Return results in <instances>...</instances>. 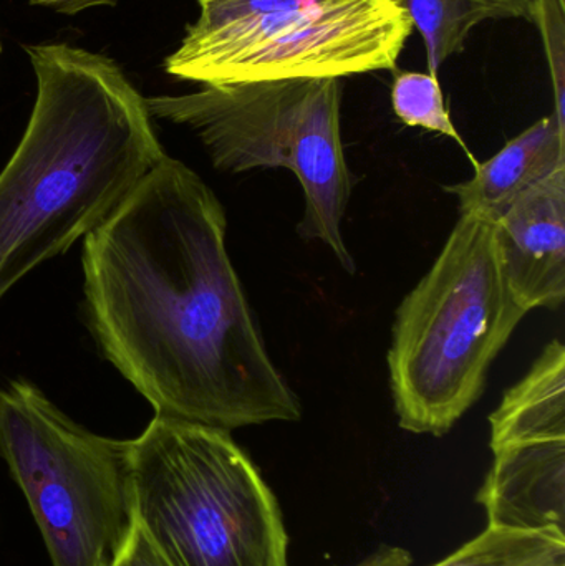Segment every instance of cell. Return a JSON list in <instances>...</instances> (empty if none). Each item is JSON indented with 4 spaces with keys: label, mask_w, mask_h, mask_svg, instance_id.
Returning a JSON list of instances; mask_svg holds the SVG:
<instances>
[{
    "label": "cell",
    "mask_w": 565,
    "mask_h": 566,
    "mask_svg": "<svg viewBox=\"0 0 565 566\" xmlns=\"http://www.w3.org/2000/svg\"><path fill=\"white\" fill-rule=\"evenodd\" d=\"M534 23L546 46L556 96L554 113L565 118V0H534Z\"/></svg>",
    "instance_id": "cell-14"
},
{
    "label": "cell",
    "mask_w": 565,
    "mask_h": 566,
    "mask_svg": "<svg viewBox=\"0 0 565 566\" xmlns=\"http://www.w3.org/2000/svg\"><path fill=\"white\" fill-rule=\"evenodd\" d=\"M565 168V118L544 116L493 158L474 166L473 178L448 186L457 196L460 214L496 224L524 192Z\"/></svg>",
    "instance_id": "cell-10"
},
{
    "label": "cell",
    "mask_w": 565,
    "mask_h": 566,
    "mask_svg": "<svg viewBox=\"0 0 565 566\" xmlns=\"http://www.w3.org/2000/svg\"><path fill=\"white\" fill-rule=\"evenodd\" d=\"M146 105L149 115L196 133L221 171L289 169L304 191L299 235L321 241L345 272H357L342 234L354 182L342 143L341 78L202 85Z\"/></svg>",
    "instance_id": "cell-5"
},
{
    "label": "cell",
    "mask_w": 565,
    "mask_h": 566,
    "mask_svg": "<svg viewBox=\"0 0 565 566\" xmlns=\"http://www.w3.org/2000/svg\"><path fill=\"white\" fill-rule=\"evenodd\" d=\"M112 566H171L135 518L132 532Z\"/></svg>",
    "instance_id": "cell-15"
},
{
    "label": "cell",
    "mask_w": 565,
    "mask_h": 566,
    "mask_svg": "<svg viewBox=\"0 0 565 566\" xmlns=\"http://www.w3.org/2000/svg\"><path fill=\"white\" fill-rule=\"evenodd\" d=\"M128 446L135 518L171 566H289L278 499L231 432L155 416Z\"/></svg>",
    "instance_id": "cell-4"
},
{
    "label": "cell",
    "mask_w": 565,
    "mask_h": 566,
    "mask_svg": "<svg viewBox=\"0 0 565 566\" xmlns=\"http://www.w3.org/2000/svg\"><path fill=\"white\" fill-rule=\"evenodd\" d=\"M431 566H565V534L490 525Z\"/></svg>",
    "instance_id": "cell-12"
},
{
    "label": "cell",
    "mask_w": 565,
    "mask_h": 566,
    "mask_svg": "<svg viewBox=\"0 0 565 566\" xmlns=\"http://www.w3.org/2000/svg\"><path fill=\"white\" fill-rule=\"evenodd\" d=\"M0 55H2V42H0Z\"/></svg>",
    "instance_id": "cell-18"
},
{
    "label": "cell",
    "mask_w": 565,
    "mask_h": 566,
    "mask_svg": "<svg viewBox=\"0 0 565 566\" xmlns=\"http://www.w3.org/2000/svg\"><path fill=\"white\" fill-rule=\"evenodd\" d=\"M498 254L514 298L527 313L565 300V168L524 192L494 224Z\"/></svg>",
    "instance_id": "cell-9"
},
{
    "label": "cell",
    "mask_w": 565,
    "mask_h": 566,
    "mask_svg": "<svg viewBox=\"0 0 565 566\" xmlns=\"http://www.w3.org/2000/svg\"><path fill=\"white\" fill-rule=\"evenodd\" d=\"M391 108L405 125L453 139L464 149L473 165H478L451 122L437 75L421 72L397 73L391 85Z\"/></svg>",
    "instance_id": "cell-13"
},
{
    "label": "cell",
    "mask_w": 565,
    "mask_h": 566,
    "mask_svg": "<svg viewBox=\"0 0 565 566\" xmlns=\"http://www.w3.org/2000/svg\"><path fill=\"white\" fill-rule=\"evenodd\" d=\"M414 565V558H411L410 552L405 551L400 547H390V545H384L378 548L374 554L368 555L365 560L355 566H411Z\"/></svg>",
    "instance_id": "cell-17"
},
{
    "label": "cell",
    "mask_w": 565,
    "mask_h": 566,
    "mask_svg": "<svg viewBox=\"0 0 565 566\" xmlns=\"http://www.w3.org/2000/svg\"><path fill=\"white\" fill-rule=\"evenodd\" d=\"M224 208L163 156L83 239L90 328L156 418L234 431L302 418L226 248Z\"/></svg>",
    "instance_id": "cell-1"
},
{
    "label": "cell",
    "mask_w": 565,
    "mask_h": 566,
    "mask_svg": "<svg viewBox=\"0 0 565 566\" xmlns=\"http://www.w3.org/2000/svg\"><path fill=\"white\" fill-rule=\"evenodd\" d=\"M0 458L25 495L52 566H112L133 524L128 441L95 434L32 382L0 388Z\"/></svg>",
    "instance_id": "cell-7"
},
{
    "label": "cell",
    "mask_w": 565,
    "mask_h": 566,
    "mask_svg": "<svg viewBox=\"0 0 565 566\" xmlns=\"http://www.w3.org/2000/svg\"><path fill=\"white\" fill-rule=\"evenodd\" d=\"M405 7L423 36L431 75L464 49L471 30L484 20L534 22V0H405Z\"/></svg>",
    "instance_id": "cell-11"
},
{
    "label": "cell",
    "mask_w": 565,
    "mask_h": 566,
    "mask_svg": "<svg viewBox=\"0 0 565 566\" xmlns=\"http://www.w3.org/2000/svg\"><path fill=\"white\" fill-rule=\"evenodd\" d=\"M488 524L565 534V346L554 339L491 415Z\"/></svg>",
    "instance_id": "cell-8"
},
{
    "label": "cell",
    "mask_w": 565,
    "mask_h": 566,
    "mask_svg": "<svg viewBox=\"0 0 565 566\" xmlns=\"http://www.w3.org/2000/svg\"><path fill=\"white\" fill-rule=\"evenodd\" d=\"M526 310L504 279L493 222L460 214L395 315L388 375L398 424L441 438L480 401Z\"/></svg>",
    "instance_id": "cell-3"
},
{
    "label": "cell",
    "mask_w": 565,
    "mask_h": 566,
    "mask_svg": "<svg viewBox=\"0 0 565 566\" xmlns=\"http://www.w3.org/2000/svg\"><path fill=\"white\" fill-rule=\"evenodd\" d=\"M119 0H32L33 6L45 7L53 12L75 15V13L86 12V10L102 9V7H113Z\"/></svg>",
    "instance_id": "cell-16"
},
{
    "label": "cell",
    "mask_w": 565,
    "mask_h": 566,
    "mask_svg": "<svg viewBox=\"0 0 565 566\" xmlns=\"http://www.w3.org/2000/svg\"><path fill=\"white\" fill-rule=\"evenodd\" d=\"M36 96L0 172V300L95 231L166 155L146 98L108 56L27 49Z\"/></svg>",
    "instance_id": "cell-2"
},
{
    "label": "cell",
    "mask_w": 565,
    "mask_h": 566,
    "mask_svg": "<svg viewBox=\"0 0 565 566\" xmlns=\"http://www.w3.org/2000/svg\"><path fill=\"white\" fill-rule=\"evenodd\" d=\"M414 32L405 0H199L165 69L201 85L394 70Z\"/></svg>",
    "instance_id": "cell-6"
}]
</instances>
